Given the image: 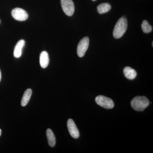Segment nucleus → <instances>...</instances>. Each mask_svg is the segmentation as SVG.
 <instances>
[{"instance_id": "1", "label": "nucleus", "mask_w": 153, "mask_h": 153, "mask_svg": "<svg viewBox=\"0 0 153 153\" xmlns=\"http://www.w3.org/2000/svg\"><path fill=\"white\" fill-rule=\"evenodd\" d=\"M128 27V22L126 18L121 17L117 22L114 29V37L116 39L121 38L126 33Z\"/></svg>"}, {"instance_id": "2", "label": "nucleus", "mask_w": 153, "mask_h": 153, "mask_svg": "<svg viewBox=\"0 0 153 153\" xmlns=\"http://www.w3.org/2000/svg\"><path fill=\"white\" fill-rule=\"evenodd\" d=\"M132 108L137 111H143L149 105V101L145 96H137L133 99L131 102Z\"/></svg>"}, {"instance_id": "3", "label": "nucleus", "mask_w": 153, "mask_h": 153, "mask_svg": "<svg viewBox=\"0 0 153 153\" xmlns=\"http://www.w3.org/2000/svg\"><path fill=\"white\" fill-rule=\"evenodd\" d=\"M97 104L106 109H111L114 106V103L112 100L104 96L99 95L95 98Z\"/></svg>"}, {"instance_id": "4", "label": "nucleus", "mask_w": 153, "mask_h": 153, "mask_svg": "<svg viewBox=\"0 0 153 153\" xmlns=\"http://www.w3.org/2000/svg\"><path fill=\"white\" fill-rule=\"evenodd\" d=\"M89 38L87 37L82 38L79 41L77 47V54L79 57L84 56L89 46Z\"/></svg>"}, {"instance_id": "5", "label": "nucleus", "mask_w": 153, "mask_h": 153, "mask_svg": "<svg viewBox=\"0 0 153 153\" xmlns=\"http://www.w3.org/2000/svg\"><path fill=\"white\" fill-rule=\"evenodd\" d=\"M61 5L63 12L68 16L74 14V6L72 0H61Z\"/></svg>"}, {"instance_id": "6", "label": "nucleus", "mask_w": 153, "mask_h": 153, "mask_svg": "<svg viewBox=\"0 0 153 153\" xmlns=\"http://www.w3.org/2000/svg\"><path fill=\"white\" fill-rule=\"evenodd\" d=\"M12 16L14 19L17 21H26L28 18V15L27 12L23 9L20 8H16L12 11Z\"/></svg>"}, {"instance_id": "7", "label": "nucleus", "mask_w": 153, "mask_h": 153, "mask_svg": "<svg viewBox=\"0 0 153 153\" xmlns=\"http://www.w3.org/2000/svg\"><path fill=\"white\" fill-rule=\"evenodd\" d=\"M67 125L68 131L71 136L75 139L79 138V131L73 120L71 119H68L67 121Z\"/></svg>"}, {"instance_id": "8", "label": "nucleus", "mask_w": 153, "mask_h": 153, "mask_svg": "<svg viewBox=\"0 0 153 153\" xmlns=\"http://www.w3.org/2000/svg\"><path fill=\"white\" fill-rule=\"evenodd\" d=\"M25 40H21L18 41L16 44L14 50V56L16 58H19L22 55V49L25 46Z\"/></svg>"}, {"instance_id": "9", "label": "nucleus", "mask_w": 153, "mask_h": 153, "mask_svg": "<svg viewBox=\"0 0 153 153\" xmlns=\"http://www.w3.org/2000/svg\"><path fill=\"white\" fill-rule=\"evenodd\" d=\"M40 63L42 68H47L49 63V57L48 53L46 51L41 52L40 56Z\"/></svg>"}, {"instance_id": "10", "label": "nucleus", "mask_w": 153, "mask_h": 153, "mask_svg": "<svg viewBox=\"0 0 153 153\" xmlns=\"http://www.w3.org/2000/svg\"><path fill=\"white\" fill-rule=\"evenodd\" d=\"M123 74L125 76L129 79H135L137 76V72L135 70L128 66H127L124 69Z\"/></svg>"}, {"instance_id": "11", "label": "nucleus", "mask_w": 153, "mask_h": 153, "mask_svg": "<svg viewBox=\"0 0 153 153\" xmlns=\"http://www.w3.org/2000/svg\"><path fill=\"white\" fill-rule=\"evenodd\" d=\"M32 94V91L30 88H28L25 91L21 101V105L22 106H25L28 104Z\"/></svg>"}, {"instance_id": "12", "label": "nucleus", "mask_w": 153, "mask_h": 153, "mask_svg": "<svg viewBox=\"0 0 153 153\" xmlns=\"http://www.w3.org/2000/svg\"><path fill=\"white\" fill-rule=\"evenodd\" d=\"M47 136L48 140V144L50 147H53L55 146L56 143V139L55 135L50 129H47Z\"/></svg>"}, {"instance_id": "13", "label": "nucleus", "mask_w": 153, "mask_h": 153, "mask_svg": "<svg viewBox=\"0 0 153 153\" xmlns=\"http://www.w3.org/2000/svg\"><path fill=\"white\" fill-rule=\"evenodd\" d=\"M111 9V6L108 3H102L97 7V12L100 14L107 13Z\"/></svg>"}, {"instance_id": "14", "label": "nucleus", "mask_w": 153, "mask_h": 153, "mask_svg": "<svg viewBox=\"0 0 153 153\" xmlns=\"http://www.w3.org/2000/svg\"><path fill=\"white\" fill-rule=\"evenodd\" d=\"M142 29L144 33H150L152 31V27L149 24V22L146 20L143 21L141 25Z\"/></svg>"}, {"instance_id": "15", "label": "nucleus", "mask_w": 153, "mask_h": 153, "mask_svg": "<svg viewBox=\"0 0 153 153\" xmlns=\"http://www.w3.org/2000/svg\"><path fill=\"white\" fill-rule=\"evenodd\" d=\"M1 71L0 70V81H1Z\"/></svg>"}, {"instance_id": "16", "label": "nucleus", "mask_w": 153, "mask_h": 153, "mask_svg": "<svg viewBox=\"0 0 153 153\" xmlns=\"http://www.w3.org/2000/svg\"><path fill=\"white\" fill-rule=\"evenodd\" d=\"M1 129H0V136H1Z\"/></svg>"}, {"instance_id": "17", "label": "nucleus", "mask_w": 153, "mask_h": 153, "mask_svg": "<svg viewBox=\"0 0 153 153\" xmlns=\"http://www.w3.org/2000/svg\"><path fill=\"white\" fill-rule=\"evenodd\" d=\"M92 1H96V0H92Z\"/></svg>"}, {"instance_id": "18", "label": "nucleus", "mask_w": 153, "mask_h": 153, "mask_svg": "<svg viewBox=\"0 0 153 153\" xmlns=\"http://www.w3.org/2000/svg\"></svg>"}]
</instances>
